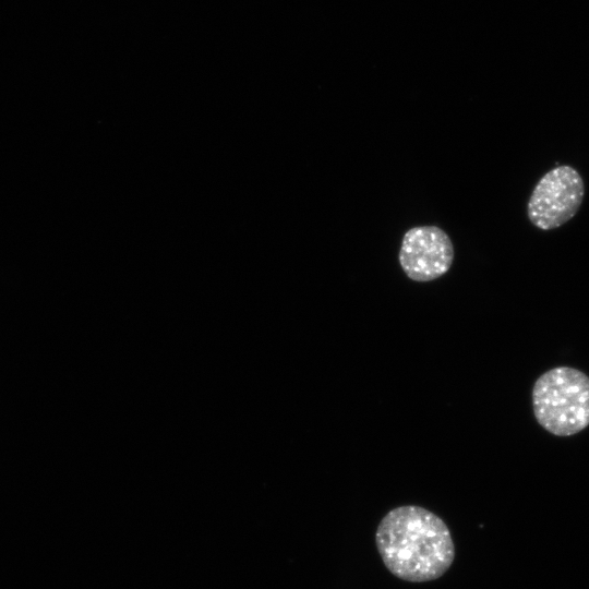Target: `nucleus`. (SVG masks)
Listing matches in <instances>:
<instances>
[{"label":"nucleus","mask_w":589,"mask_h":589,"mask_svg":"<svg viewBox=\"0 0 589 589\" xmlns=\"http://www.w3.org/2000/svg\"><path fill=\"white\" fill-rule=\"evenodd\" d=\"M537 422L556 436H570L589 425V376L570 366L553 368L532 387Z\"/></svg>","instance_id":"nucleus-2"},{"label":"nucleus","mask_w":589,"mask_h":589,"mask_svg":"<svg viewBox=\"0 0 589 589\" xmlns=\"http://www.w3.org/2000/svg\"><path fill=\"white\" fill-rule=\"evenodd\" d=\"M584 196L580 173L572 166H557L544 173L533 188L527 204L528 218L541 230L556 229L577 214Z\"/></svg>","instance_id":"nucleus-3"},{"label":"nucleus","mask_w":589,"mask_h":589,"mask_svg":"<svg viewBox=\"0 0 589 589\" xmlns=\"http://www.w3.org/2000/svg\"><path fill=\"white\" fill-rule=\"evenodd\" d=\"M375 542L386 568L410 582L442 577L455 558L446 524L421 506L405 505L389 510L377 526Z\"/></svg>","instance_id":"nucleus-1"},{"label":"nucleus","mask_w":589,"mask_h":589,"mask_svg":"<svg viewBox=\"0 0 589 589\" xmlns=\"http://www.w3.org/2000/svg\"><path fill=\"white\" fill-rule=\"evenodd\" d=\"M454 247L449 236L434 225L410 228L402 237L398 254L401 269L413 281L440 278L450 268Z\"/></svg>","instance_id":"nucleus-4"}]
</instances>
